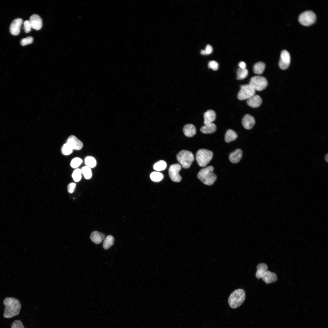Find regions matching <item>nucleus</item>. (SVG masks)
I'll use <instances>...</instances> for the list:
<instances>
[{"mask_svg":"<svg viewBox=\"0 0 328 328\" xmlns=\"http://www.w3.org/2000/svg\"><path fill=\"white\" fill-rule=\"evenodd\" d=\"M255 276L257 278H261L264 274L268 270L267 265L264 263L258 264L257 267Z\"/></svg>","mask_w":328,"mask_h":328,"instance_id":"4be33fe9","label":"nucleus"},{"mask_svg":"<svg viewBox=\"0 0 328 328\" xmlns=\"http://www.w3.org/2000/svg\"><path fill=\"white\" fill-rule=\"evenodd\" d=\"M255 90L249 84L242 85L238 94L237 98L240 100H247L255 95Z\"/></svg>","mask_w":328,"mask_h":328,"instance_id":"6e6552de","label":"nucleus"},{"mask_svg":"<svg viewBox=\"0 0 328 328\" xmlns=\"http://www.w3.org/2000/svg\"><path fill=\"white\" fill-rule=\"evenodd\" d=\"M105 237L104 234L97 231L93 232L90 235L91 240L96 244L101 243L104 239Z\"/></svg>","mask_w":328,"mask_h":328,"instance_id":"6ab92c4d","label":"nucleus"},{"mask_svg":"<svg viewBox=\"0 0 328 328\" xmlns=\"http://www.w3.org/2000/svg\"><path fill=\"white\" fill-rule=\"evenodd\" d=\"M23 25L25 32L28 33L30 32L31 30L32 27L29 21L26 20L23 23Z\"/></svg>","mask_w":328,"mask_h":328,"instance_id":"e433bc0d","label":"nucleus"},{"mask_svg":"<svg viewBox=\"0 0 328 328\" xmlns=\"http://www.w3.org/2000/svg\"><path fill=\"white\" fill-rule=\"evenodd\" d=\"M216 118L215 111L211 110L207 111L204 114V124L212 123Z\"/></svg>","mask_w":328,"mask_h":328,"instance_id":"aec40b11","label":"nucleus"},{"mask_svg":"<svg viewBox=\"0 0 328 328\" xmlns=\"http://www.w3.org/2000/svg\"><path fill=\"white\" fill-rule=\"evenodd\" d=\"M206 55H209L213 51V48L210 45H207L205 50Z\"/></svg>","mask_w":328,"mask_h":328,"instance_id":"58836bf2","label":"nucleus"},{"mask_svg":"<svg viewBox=\"0 0 328 328\" xmlns=\"http://www.w3.org/2000/svg\"><path fill=\"white\" fill-rule=\"evenodd\" d=\"M255 120L254 117L249 114H246L243 118L242 124L246 129H251L255 125Z\"/></svg>","mask_w":328,"mask_h":328,"instance_id":"4468645a","label":"nucleus"},{"mask_svg":"<svg viewBox=\"0 0 328 328\" xmlns=\"http://www.w3.org/2000/svg\"><path fill=\"white\" fill-rule=\"evenodd\" d=\"M248 73V70L246 68H239L237 71V79L238 80H242L246 78Z\"/></svg>","mask_w":328,"mask_h":328,"instance_id":"cd10ccee","label":"nucleus"},{"mask_svg":"<svg viewBox=\"0 0 328 328\" xmlns=\"http://www.w3.org/2000/svg\"><path fill=\"white\" fill-rule=\"evenodd\" d=\"M29 22L32 28L38 30L40 29L42 26V21L41 18L38 15L34 14L30 17Z\"/></svg>","mask_w":328,"mask_h":328,"instance_id":"ddd939ff","label":"nucleus"},{"mask_svg":"<svg viewBox=\"0 0 328 328\" xmlns=\"http://www.w3.org/2000/svg\"><path fill=\"white\" fill-rule=\"evenodd\" d=\"M33 38L32 37L28 36L23 38L20 40V43L22 46H25L32 43Z\"/></svg>","mask_w":328,"mask_h":328,"instance_id":"72a5a7b5","label":"nucleus"},{"mask_svg":"<svg viewBox=\"0 0 328 328\" xmlns=\"http://www.w3.org/2000/svg\"><path fill=\"white\" fill-rule=\"evenodd\" d=\"M82 162V160L81 159L79 158L76 157L71 160L70 166L73 168H76L79 167Z\"/></svg>","mask_w":328,"mask_h":328,"instance_id":"473e14b6","label":"nucleus"},{"mask_svg":"<svg viewBox=\"0 0 328 328\" xmlns=\"http://www.w3.org/2000/svg\"><path fill=\"white\" fill-rule=\"evenodd\" d=\"M67 143L73 150H80L83 146L82 142L73 135H70L68 137Z\"/></svg>","mask_w":328,"mask_h":328,"instance_id":"9b49d317","label":"nucleus"},{"mask_svg":"<svg viewBox=\"0 0 328 328\" xmlns=\"http://www.w3.org/2000/svg\"><path fill=\"white\" fill-rule=\"evenodd\" d=\"M81 171L86 179H89L91 178L92 173L91 168L87 166H84L82 168Z\"/></svg>","mask_w":328,"mask_h":328,"instance_id":"c756f323","label":"nucleus"},{"mask_svg":"<svg viewBox=\"0 0 328 328\" xmlns=\"http://www.w3.org/2000/svg\"><path fill=\"white\" fill-rule=\"evenodd\" d=\"M291 57L290 53L287 50H284L282 51L279 62V66L282 70H285L288 68L290 65Z\"/></svg>","mask_w":328,"mask_h":328,"instance_id":"9d476101","label":"nucleus"},{"mask_svg":"<svg viewBox=\"0 0 328 328\" xmlns=\"http://www.w3.org/2000/svg\"><path fill=\"white\" fill-rule=\"evenodd\" d=\"M262 280L267 284H269L276 281L277 277L275 273L267 271L261 278Z\"/></svg>","mask_w":328,"mask_h":328,"instance_id":"dca6fc26","label":"nucleus"},{"mask_svg":"<svg viewBox=\"0 0 328 328\" xmlns=\"http://www.w3.org/2000/svg\"><path fill=\"white\" fill-rule=\"evenodd\" d=\"M262 100L258 95L255 94L247 99V103L249 106L253 108L259 107L261 104Z\"/></svg>","mask_w":328,"mask_h":328,"instance_id":"2eb2a0df","label":"nucleus"},{"mask_svg":"<svg viewBox=\"0 0 328 328\" xmlns=\"http://www.w3.org/2000/svg\"><path fill=\"white\" fill-rule=\"evenodd\" d=\"M73 150L72 148L67 143L62 146L61 149L62 153L64 155L70 154L72 152Z\"/></svg>","mask_w":328,"mask_h":328,"instance_id":"2f4dec72","label":"nucleus"},{"mask_svg":"<svg viewBox=\"0 0 328 328\" xmlns=\"http://www.w3.org/2000/svg\"><path fill=\"white\" fill-rule=\"evenodd\" d=\"M239 66L240 68L244 69L246 68V64L245 62L243 61L240 62L239 63Z\"/></svg>","mask_w":328,"mask_h":328,"instance_id":"ea45409f","label":"nucleus"},{"mask_svg":"<svg viewBox=\"0 0 328 328\" xmlns=\"http://www.w3.org/2000/svg\"><path fill=\"white\" fill-rule=\"evenodd\" d=\"M265 67V63L259 62L255 63L253 66V72L257 74H260L264 72Z\"/></svg>","mask_w":328,"mask_h":328,"instance_id":"b1692460","label":"nucleus"},{"mask_svg":"<svg viewBox=\"0 0 328 328\" xmlns=\"http://www.w3.org/2000/svg\"><path fill=\"white\" fill-rule=\"evenodd\" d=\"M200 53L203 55H206V53L205 50H202L200 52Z\"/></svg>","mask_w":328,"mask_h":328,"instance_id":"a19ab883","label":"nucleus"},{"mask_svg":"<svg viewBox=\"0 0 328 328\" xmlns=\"http://www.w3.org/2000/svg\"><path fill=\"white\" fill-rule=\"evenodd\" d=\"M167 166V164L164 160H159L155 163L153 166V169L158 172L164 170Z\"/></svg>","mask_w":328,"mask_h":328,"instance_id":"a878e982","label":"nucleus"},{"mask_svg":"<svg viewBox=\"0 0 328 328\" xmlns=\"http://www.w3.org/2000/svg\"><path fill=\"white\" fill-rule=\"evenodd\" d=\"M268 84V81L265 77L256 76L251 78L249 84L255 91H260L265 88Z\"/></svg>","mask_w":328,"mask_h":328,"instance_id":"0eeeda50","label":"nucleus"},{"mask_svg":"<svg viewBox=\"0 0 328 328\" xmlns=\"http://www.w3.org/2000/svg\"><path fill=\"white\" fill-rule=\"evenodd\" d=\"M219 67V64L215 60H212L209 62L208 64L209 68H211L214 70H217Z\"/></svg>","mask_w":328,"mask_h":328,"instance_id":"c9c22d12","label":"nucleus"},{"mask_svg":"<svg viewBox=\"0 0 328 328\" xmlns=\"http://www.w3.org/2000/svg\"><path fill=\"white\" fill-rule=\"evenodd\" d=\"M76 186V184L74 183H70L67 186L68 192L70 193H73L74 190Z\"/></svg>","mask_w":328,"mask_h":328,"instance_id":"4c0bfd02","label":"nucleus"},{"mask_svg":"<svg viewBox=\"0 0 328 328\" xmlns=\"http://www.w3.org/2000/svg\"><path fill=\"white\" fill-rule=\"evenodd\" d=\"M163 174L159 172H153L150 175L151 180L154 182H158L161 181L163 178Z\"/></svg>","mask_w":328,"mask_h":328,"instance_id":"bb28decb","label":"nucleus"},{"mask_svg":"<svg viewBox=\"0 0 328 328\" xmlns=\"http://www.w3.org/2000/svg\"><path fill=\"white\" fill-rule=\"evenodd\" d=\"M217 129L216 125L213 123L204 124L200 128V131L204 134H210L214 132Z\"/></svg>","mask_w":328,"mask_h":328,"instance_id":"412c9836","label":"nucleus"},{"mask_svg":"<svg viewBox=\"0 0 328 328\" xmlns=\"http://www.w3.org/2000/svg\"><path fill=\"white\" fill-rule=\"evenodd\" d=\"M85 163L86 166L90 168H93L96 166L97 162L94 157L93 156H88L85 158Z\"/></svg>","mask_w":328,"mask_h":328,"instance_id":"c85d7f7f","label":"nucleus"},{"mask_svg":"<svg viewBox=\"0 0 328 328\" xmlns=\"http://www.w3.org/2000/svg\"><path fill=\"white\" fill-rule=\"evenodd\" d=\"M11 328H25L22 322L19 320H15L12 323Z\"/></svg>","mask_w":328,"mask_h":328,"instance_id":"f704fd0d","label":"nucleus"},{"mask_svg":"<svg viewBox=\"0 0 328 328\" xmlns=\"http://www.w3.org/2000/svg\"><path fill=\"white\" fill-rule=\"evenodd\" d=\"M181 169V166L179 163L174 164L171 165L169 169V175L171 180L174 182H179L182 179V177L179 174Z\"/></svg>","mask_w":328,"mask_h":328,"instance_id":"1a4fd4ad","label":"nucleus"},{"mask_svg":"<svg viewBox=\"0 0 328 328\" xmlns=\"http://www.w3.org/2000/svg\"><path fill=\"white\" fill-rule=\"evenodd\" d=\"M22 22V19L19 18L15 19L12 21L10 26V32L12 35L17 36L19 33Z\"/></svg>","mask_w":328,"mask_h":328,"instance_id":"f8f14e48","label":"nucleus"},{"mask_svg":"<svg viewBox=\"0 0 328 328\" xmlns=\"http://www.w3.org/2000/svg\"><path fill=\"white\" fill-rule=\"evenodd\" d=\"M245 296L244 290L242 289L234 290L228 298V303L230 307L235 309L240 306L244 301Z\"/></svg>","mask_w":328,"mask_h":328,"instance_id":"7ed1b4c3","label":"nucleus"},{"mask_svg":"<svg viewBox=\"0 0 328 328\" xmlns=\"http://www.w3.org/2000/svg\"><path fill=\"white\" fill-rule=\"evenodd\" d=\"M114 243V238L111 235L107 236L104 239L103 247L105 250H107L112 246Z\"/></svg>","mask_w":328,"mask_h":328,"instance_id":"393cba45","label":"nucleus"},{"mask_svg":"<svg viewBox=\"0 0 328 328\" xmlns=\"http://www.w3.org/2000/svg\"><path fill=\"white\" fill-rule=\"evenodd\" d=\"M214 168L209 166L202 169L197 174L198 178L204 184L211 185L217 179V176L214 173Z\"/></svg>","mask_w":328,"mask_h":328,"instance_id":"f03ea898","label":"nucleus"},{"mask_svg":"<svg viewBox=\"0 0 328 328\" xmlns=\"http://www.w3.org/2000/svg\"><path fill=\"white\" fill-rule=\"evenodd\" d=\"M237 137V133L232 129L228 130L225 135V140L226 142L229 143L235 140Z\"/></svg>","mask_w":328,"mask_h":328,"instance_id":"5701e85b","label":"nucleus"},{"mask_svg":"<svg viewBox=\"0 0 328 328\" xmlns=\"http://www.w3.org/2000/svg\"><path fill=\"white\" fill-rule=\"evenodd\" d=\"M5 306L3 314L5 318H11L18 315L21 306L18 299L13 297H7L3 301Z\"/></svg>","mask_w":328,"mask_h":328,"instance_id":"f257e3e1","label":"nucleus"},{"mask_svg":"<svg viewBox=\"0 0 328 328\" xmlns=\"http://www.w3.org/2000/svg\"><path fill=\"white\" fill-rule=\"evenodd\" d=\"M213 154L212 151L205 149L199 150L196 154V160L199 165L206 166L212 159Z\"/></svg>","mask_w":328,"mask_h":328,"instance_id":"39448f33","label":"nucleus"},{"mask_svg":"<svg viewBox=\"0 0 328 328\" xmlns=\"http://www.w3.org/2000/svg\"><path fill=\"white\" fill-rule=\"evenodd\" d=\"M183 132L186 136L191 137L195 135L196 129L195 126L193 124H187L184 126Z\"/></svg>","mask_w":328,"mask_h":328,"instance_id":"a211bd4d","label":"nucleus"},{"mask_svg":"<svg viewBox=\"0 0 328 328\" xmlns=\"http://www.w3.org/2000/svg\"><path fill=\"white\" fill-rule=\"evenodd\" d=\"M326 161H327V160H328V158H328V155H327H327L326 156Z\"/></svg>","mask_w":328,"mask_h":328,"instance_id":"79ce46f5","label":"nucleus"},{"mask_svg":"<svg viewBox=\"0 0 328 328\" xmlns=\"http://www.w3.org/2000/svg\"><path fill=\"white\" fill-rule=\"evenodd\" d=\"M81 171L79 169H77L73 172L72 176L74 181L76 182L79 181L81 178Z\"/></svg>","mask_w":328,"mask_h":328,"instance_id":"7c9ffc66","label":"nucleus"},{"mask_svg":"<svg viewBox=\"0 0 328 328\" xmlns=\"http://www.w3.org/2000/svg\"><path fill=\"white\" fill-rule=\"evenodd\" d=\"M176 159L183 168L188 169L190 168L193 161L194 157L191 152L182 150L177 154Z\"/></svg>","mask_w":328,"mask_h":328,"instance_id":"20e7f679","label":"nucleus"},{"mask_svg":"<svg viewBox=\"0 0 328 328\" xmlns=\"http://www.w3.org/2000/svg\"><path fill=\"white\" fill-rule=\"evenodd\" d=\"M242 154L243 152L242 150L240 149H237L230 154L229 156V160L233 163H238L241 160Z\"/></svg>","mask_w":328,"mask_h":328,"instance_id":"f3484780","label":"nucleus"},{"mask_svg":"<svg viewBox=\"0 0 328 328\" xmlns=\"http://www.w3.org/2000/svg\"><path fill=\"white\" fill-rule=\"evenodd\" d=\"M316 15L313 11L308 10L303 12L299 16L298 20L302 25L308 26L313 24L316 21Z\"/></svg>","mask_w":328,"mask_h":328,"instance_id":"423d86ee","label":"nucleus"}]
</instances>
